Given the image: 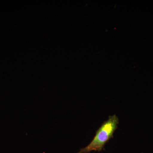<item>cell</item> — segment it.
<instances>
[{
  "label": "cell",
  "mask_w": 153,
  "mask_h": 153,
  "mask_svg": "<svg viewBox=\"0 0 153 153\" xmlns=\"http://www.w3.org/2000/svg\"><path fill=\"white\" fill-rule=\"evenodd\" d=\"M119 123V120L116 115L110 116L108 119L104 121L97 131L95 136L90 143L80 149L76 153H89L92 151L101 152L107 143L113 137Z\"/></svg>",
  "instance_id": "1"
}]
</instances>
